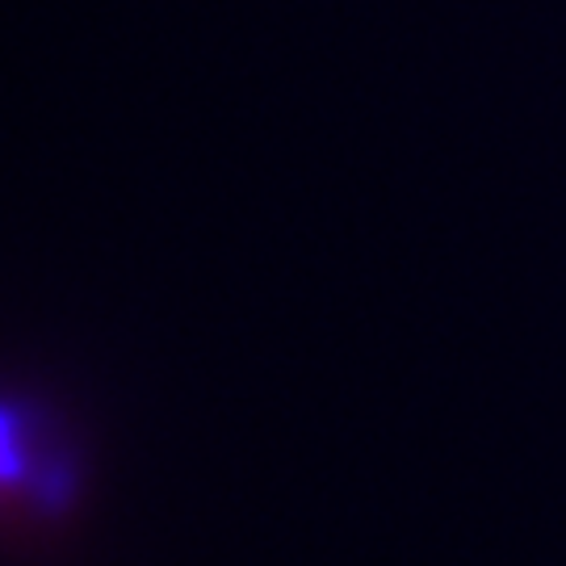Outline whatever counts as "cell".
<instances>
[{
  "label": "cell",
  "mask_w": 566,
  "mask_h": 566,
  "mask_svg": "<svg viewBox=\"0 0 566 566\" xmlns=\"http://www.w3.org/2000/svg\"><path fill=\"white\" fill-rule=\"evenodd\" d=\"M4 495L39 516H60L72 500L67 465L42 458V441L13 407H0V500Z\"/></svg>",
  "instance_id": "6da1fadb"
}]
</instances>
